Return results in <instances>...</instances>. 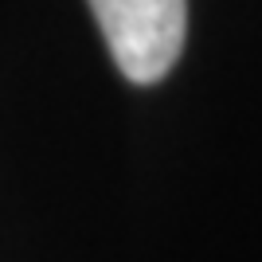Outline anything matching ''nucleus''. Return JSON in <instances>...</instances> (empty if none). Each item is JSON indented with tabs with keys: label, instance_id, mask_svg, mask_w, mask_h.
Segmentation results:
<instances>
[{
	"label": "nucleus",
	"instance_id": "f257e3e1",
	"mask_svg": "<svg viewBox=\"0 0 262 262\" xmlns=\"http://www.w3.org/2000/svg\"><path fill=\"white\" fill-rule=\"evenodd\" d=\"M118 71L137 86L161 82L188 35V0H90Z\"/></svg>",
	"mask_w": 262,
	"mask_h": 262
}]
</instances>
